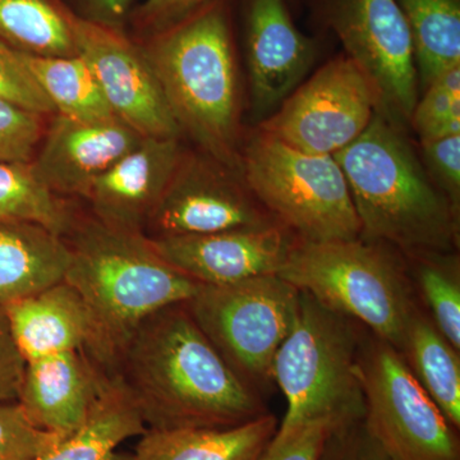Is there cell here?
<instances>
[{
	"mask_svg": "<svg viewBox=\"0 0 460 460\" xmlns=\"http://www.w3.org/2000/svg\"><path fill=\"white\" fill-rule=\"evenodd\" d=\"M150 241L166 262L190 279L201 286H226L278 274L296 237L280 224H270Z\"/></svg>",
	"mask_w": 460,
	"mask_h": 460,
	"instance_id": "obj_14",
	"label": "cell"
},
{
	"mask_svg": "<svg viewBox=\"0 0 460 460\" xmlns=\"http://www.w3.org/2000/svg\"><path fill=\"white\" fill-rule=\"evenodd\" d=\"M140 411L119 375L108 378L89 419L38 460H127L118 447L146 432Z\"/></svg>",
	"mask_w": 460,
	"mask_h": 460,
	"instance_id": "obj_22",
	"label": "cell"
},
{
	"mask_svg": "<svg viewBox=\"0 0 460 460\" xmlns=\"http://www.w3.org/2000/svg\"><path fill=\"white\" fill-rule=\"evenodd\" d=\"M339 426L330 420H316L289 434L277 435L257 460H319L323 445Z\"/></svg>",
	"mask_w": 460,
	"mask_h": 460,
	"instance_id": "obj_34",
	"label": "cell"
},
{
	"mask_svg": "<svg viewBox=\"0 0 460 460\" xmlns=\"http://www.w3.org/2000/svg\"><path fill=\"white\" fill-rule=\"evenodd\" d=\"M109 376L84 350L26 362L17 402L36 428L66 438L89 419Z\"/></svg>",
	"mask_w": 460,
	"mask_h": 460,
	"instance_id": "obj_18",
	"label": "cell"
},
{
	"mask_svg": "<svg viewBox=\"0 0 460 460\" xmlns=\"http://www.w3.org/2000/svg\"><path fill=\"white\" fill-rule=\"evenodd\" d=\"M75 217L65 199L42 186L30 163L0 162V220L38 223L65 237Z\"/></svg>",
	"mask_w": 460,
	"mask_h": 460,
	"instance_id": "obj_27",
	"label": "cell"
},
{
	"mask_svg": "<svg viewBox=\"0 0 460 460\" xmlns=\"http://www.w3.org/2000/svg\"><path fill=\"white\" fill-rule=\"evenodd\" d=\"M277 429L269 411L229 429H146L132 460H257Z\"/></svg>",
	"mask_w": 460,
	"mask_h": 460,
	"instance_id": "obj_21",
	"label": "cell"
},
{
	"mask_svg": "<svg viewBox=\"0 0 460 460\" xmlns=\"http://www.w3.org/2000/svg\"><path fill=\"white\" fill-rule=\"evenodd\" d=\"M363 326L328 310L299 292L298 313L280 345L272 378L287 399L277 435L316 420L349 425L365 419V399L357 377V354Z\"/></svg>",
	"mask_w": 460,
	"mask_h": 460,
	"instance_id": "obj_6",
	"label": "cell"
},
{
	"mask_svg": "<svg viewBox=\"0 0 460 460\" xmlns=\"http://www.w3.org/2000/svg\"><path fill=\"white\" fill-rule=\"evenodd\" d=\"M142 49L181 132L241 172L242 89L226 2L150 36Z\"/></svg>",
	"mask_w": 460,
	"mask_h": 460,
	"instance_id": "obj_4",
	"label": "cell"
},
{
	"mask_svg": "<svg viewBox=\"0 0 460 460\" xmlns=\"http://www.w3.org/2000/svg\"><path fill=\"white\" fill-rule=\"evenodd\" d=\"M133 0H78V16L99 25L124 31L127 20L132 14Z\"/></svg>",
	"mask_w": 460,
	"mask_h": 460,
	"instance_id": "obj_38",
	"label": "cell"
},
{
	"mask_svg": "<svg viewBox=\"0 0 460 460\" xmlns=\"http://www.w3.org/2000/svg\"><path fill=\"white\" fill-rule=\"evenodd\" d=\"M378 109L368 78L341 56L296 87L257 129L302 153L334 156L365 132Z\"/></svg>",
	"mask_w": 460,
	"mask_h": 460,
	"instance_id": "obj_10",
	"label": "cell"
},
{
	"mask_svg": "<svg viewBox=\"0 0 460 460\" xmlns=\"http://www.w3.org/2000/svg\"><path fill=\"white\" fill-rule=\"evenodd\" d=\"M36 83L54 108V114L81 122L114 119L89 65L72 57H39L22 53Z\"/></svg>",
	"mask_w": 460,
	"mask_h": 460,
	"instance_id": "obj_25",
	"label": "cell"
},
{
	"mask_svg": "<svg viewBox=\"0 0 460 460\" xmlns=\"http://www.w3.org/2000/svg\"><path fill=\"white\" fill-rule=\"evenodd\" d=\"M279 224L257 201L241 172L205 153L184 150L148 220V238L208 234Z\"/></svg>",
	"mask_w": 460,
	"mask_h": 460,
	"instance_id": "obj_12",
	"label": "cell"
},
{
	"mask_svg": "<svg viewBox=\"0 0 460 460\" xmlns=\"http://www.w3.org/2000/svg\"><path fill=\"white\" fill-rule=\"evenodd\" d=\"M44 132V115L0 102V162L31 163Z\"/></svg>",
	"mask_w": 460,
	"mask_h": 460,
	"instance_id": "obj_32",
	"label": "cell"
},
{
	"mask_svg": "<svg viewBox=\"0 0 460 460\" xmlns=\"http://www.w3.org/2000/svg\"><path fill=\"white\" fill-rule=\"evenodd\" d=\"M413 41L422 90L460 66V0H398Z\"/></svg>",
	"mask_w": 460,
	"mask_h": 460,
	"instance_id": "obj_24",
	"label": "cell"
},
{
	"mask_svg": "<svg viewBox=\"0 0 460 460\" xmlns=\"http://www.w3.org/2000/svg\"><path fill=\"white\" fill-rule=\"evenodd\" d=\"M75 53L95 75L109 108L142 137L180 138L162 87L140 45L126 32L71 12Z\"/></svg>",
	"mask_w": 460,
	"mask_h": 460,
	"instance_id": "obj_13",
	"label": "cell"
},
{
	"mask_svg": "<svg viewBox=\"0 0 460 460\" xmlns=\"http://www.w3.org/2000/svg\"><path fill=\"white\" fill-rule=\"evenodd\" d=\"M183 153L180 138H142L93 181L84 199L91 217L108 228L145 234Z\"/></svg>",
	"mask_w": 460,
	"mask_h": 460,
	"instance_id": "obj_16",
	"label": "cell"
},
{
	"mask_svg": "<svg viewBox=\"0 0 460 460\" xmlns=\"http://www.w3.org/2000/svg\"><path fill=\"white\" fill-rule=\"evenodd\" d=\"M420 142L460 135V66L449 69L425 89L411 124Z\"/></svg>",
	"mask_w": 460,
	"mask_h": 460,
	"instance_id": "obj_29",
	"label": "cell"
},
{
	"mask_svg": "<svg viewBox=\"0 0 460 460\" xmlns=\"http://www.w3.org/2000/svg\"><path fill=\"white\" fill-rule=\"evenodd\" d=\"M316 47L296 29L284 0H251L247 12V63L255 114L269 117L299 86Z\"/></svg>",
	"mask_w": 460,
	"mask_h": 460,
	"instance_id": "obj_17",
	"label": "cell"
},
{
	"mask_svg": "<svg viewBox=\"0 0 460 460\" xmlns=\"http://www.w3.org/2000/svg\"><path fill=\"white\" fill-rule=\"evenodd\" d=\"M12 335L26 362L86 350L93 321L84 299L65 280L4 308Z\"/></svg>",
	"mask_w": 460,
	"mask_h": 460,
	"instance_id": "obj_19",
	"label": "cell"
},
{
	"mask_svg": "<svg viewBox=\"0 0 460 460\" xmlns=\"http://www.w3.org/2000/svg\"><path fill=\"white\" fill-rule=\"evenodd\" d=\"M26 359L12 335L4 308H0V402H17Z\"/></svg>",
	"mask_w": 460,
	"mask_h": 460,
	"instance_id": "obj_37",
	"label": "cell"
},
{
	"mask_svg": "<svg viewBox=\"0 0 460 460\" xmlns=\"http://www.w3.org/2000/svg\"><path fill=\"white\" fill-rule=\"evenodd\" d=\"M217 0H146L131 14L138 31L148 38L165 31Z\"/></svg>",
	"mask_w": 460,
	"mask_h": 460,
	"instance_id": "obj_36",
	"label": "cell"
},
{
	"mask_svg": "<svg viewBox=\"0 0 460 460\" xmlns=\"http://www.w3.org/2000/svg\"><path fill=\"white\" fill-rule=\"evenodd\" d=\"M332 29L347 56L378 96V113L410 126L419 102V74L410 26L398 0H334Z\"/></svg>",
	"mask_w": 460,
	"mask_h": 460,
	"instance_id": "obj_11",
	"label": "cell"
},
{
	"mask_svg": "<svg viewBox=\"0 0 460 460\" xmlns=\"http://www.w3.org/2000/svg\"><path fill=\"white\" fill-rule=\"evenodd\" d=\"M117 375L147 429H229L268 413L261 395L229 367L186 302L144 320Z\"/></svg>",
	"mask_w": 460,
	"mask_h": 460,
	"instance_id": "obj_1",
	"label": "cell"
},
{
	"mask_svg": "<svg viewBox=\"0 0 460 460\" xmlns=\"http://www.w3.org/2000/svg\"><path fill=\"white\" fill-rule=\"evenodd\" d=\"M0 102H9L40 115L54 114V108L36 83L22 53L0 40Z\"/></svg>",
	"mask_w": 460,
	"mask_h": 460,
	"instance_id": "obj_31",
	"label": "cell"
},
{
	"mask_svg": "<svg viewBox=\"0 0 460 460\" xmlns=\"http://www.w3.org/2000/svg\"><path fill=\"white\" fill-rule=\"evenodd\" d=\"M429 319L460 350V268L456 252H429L407 257Z\"/></svg>",
	"mask_w": 460,
	"mask_h": 460,
	"instance_id": "obj_28",
	"label": "cell"
},
{
	"mask_svg": "<svg viewBox=\"0 0 460 460\" xmlns=\"http://www.w3.org/2000/svg\"><path fill=\"white\" fill-rule=\"evenodd\" d=\"M71 12L60 0H0V40L30 56H75Z\"/></svg>",
	"mask_w": 460,
	"mask_h": 460,
	"instance_id": "obj_26",
	"label": "cell"
},
{
	"mask_svg": "<svg viewBox=\"0 0 460 460\" xmlns=\"http://www.w3.org/2000/svg\"><path fill=\"white\" fill-rule=\"evenodd\" d=\"M62 440L36 428L20 402H0V460H38Z\"/></svg>",
	"mask_w": 460,
	"mask_h": 460,
	"instance_id": "obj_30",
	"label": "cell"
},
{
	"mask_svg": "<svg viewBox=\"0 0 460 460\" xmlns=\"http://www.w3.org/2000/svg\"><path fill=\"white\" fill-rule=\"evenodd\" d=\"M420 159L453 208H460V135L420 142Z\"/></svg>",
	"mask_w": 460,
	"mask_h": 460,
	"instance_id": "obj_33",
	"label": "cell"
},
{
	"mask_svg": "<svg viewBox=\"0 0 460 460\" xmlns=\"http://www.w3.org/2000/svg\"><path fill=\"white\" fill-rule=\"evenodd\" d=\"M277 275L332 313L361 323L396 350L420 308L404 260L387 244L361 237L296 238Z\"/></svg>",
	"mask_w": 460,
	"mask_h": 460,
	"instance_id": "obj_5",
	"label": "cell"
},
{
	"mask_svg": "<svg viewBox=\"0 0 460 460\" xmlns=\"http://www.w3.org/2000/svg\"><path fill=\"white\" fill-rule=\"evenodd\" d=\"M63 238L69 248L63 280L77 290L93 321L84 352L113 376L144 320L190 301L201 284L166 262L146 235L108 228L93 217H75Z\"/></svg>",
	"mask_w": 460,
	"mask_h": 460,
	"instance_id": "obj_2",
	"label": "cell"
},
{
	"mask_svg": "<svg viewBox=\"0 0 460 460\" xmlns=\"http://www.w3.org/2000/svg\"><path fill=\"white\" fill-rule=\"evenodd\" d=\"M299 290L277 274L199 286L186 302L193 320L250 389L270 385L272 366L298 313Z\"/></svg>",
	"mask_w": 460,
	"mask_h": 460,
	"instance_id": "obj_8",
	"label": "cell"
},
{
	"mask_svg": "<svg viewBox=\"0 0 460 460\" xmlns=\"http://www.w3.org/2000/svg\"><path fill=\"white\" fill-rule=\"evenodd\" d=\"M241 174L257 201L299 241L361 237V223L337 160L289 147L256 129L241 150Z\"/></svg>",
	"mask_w": 460,
	"mask_h": 460,
	"instance_id": "obj_7",
	"label": "cell"
},
{
	"mask_svg": "<svg viewBox=\"0 0 460 460\" xmlns=\"http://www.w3.org/2000/svg\"><path fill=\"white\" fill-rule=\"evenodd\" d=\"M319 460H390L366 429L365 422L335 429L323 445Z\"/></svg>",
	"mask_w": 460,
	"mask_h": 460,
	"instance_id": "obj_35",
	"label": "cell"
},
{
	"mask_svg": "<svg viewBox=\"0 0 460 460\" xmlns=\"http://www.w3.org/2000/svg\"><path fill=\"white\" fill-rule=\"evenodd\" d=\"M357 377L366 429L390 460H460L456 429L411 374L399 350L363 330Z\"/></svg>",
	"mask_w": 460,
	"mask_h": 460,
	"instance_id": "obj_9",
	"label": "cell"
},
{
	"mask_svg": "<svg viewBox=\"0 0 460 460\" xmlns=\"http://www.w3.org/2000/svg\"><path fill=\"white\" fill-rule=\"evenodd\" d=\"M404 132L377 111L365 132L334 155L349 187L361 238L405 257L456 252L459 213Z\"/></svg>",
	"mask_w": 460,
	"mask_h": 460,
	"instance_id": "obj_3",
	"label": "cell"
},
{
	"mask_svg": "<svg viewBox=\"0 0 460 460\" xmlns=\"http://www.w3.org/2000/svg\"><path fill=\"white\" fill-rule=\"evenodd\" d=\"M401 352L408 367L454 429L460 428V358L420 308L408 325Z\"/></svg>",
	"mask_w": 460,
	"mask_h": 460,
	"instance_id": "obj_23",
	"label": "cell"
},
{
	"mask_svg": "<svg viewBox=\"0 0 460 460\" xmlns=\"http://www.w3.org/2000/svg\"><path fill=\"white\" fill-rule=\"evenodd\" d=\"M142 138L117 118L81 122L56 114L30 164L35 177L54 195L86 199L93 181Z\"/></svg>",
	"mask_w": 460,
	"mask_h": 460,
	"instance_id": "obj_15",
	"label": "cell"
},
{
	"mask_svg": "<svg viewBox=\"0 0 460 460\" xmlns=\"http://www.w3.org/2000/svg\"><path fill=\"white\" fill-rule=\"evenodd\" d=\"M66 239L38 223L0 220V308L65 279Z\"/></svg>",
	"mask_w": 460,
	"mask_h": 460,
	"instance_id": "obj_20",
	"label": "cell"
}]
</instances>
